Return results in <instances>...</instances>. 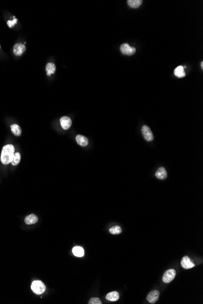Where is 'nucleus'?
<instances>
[{"label": "nucleus", "mask_w": 203, "mask_h": 304, "mask_svg": "<svg viewBox=\"0 0 203 304\" xmlns=\"http://www.w3.org/2000/svg\"><path fill=\"white\" fill-rule=\"evenodd\" d=\"M15 154V148L12 144H7L3 148L1 154V162L4 164L12 162Z\"/></svg>", "instance_id": "f257e3e1"}, {"label": "nucleus", "mask_w": 203, "mask_h": 304, "mask_svg": "<svg viewBox=\"0 0 203 304\" xmlns=\"http://www.w3.org/2000/svg\"><path fill=\"white\" fill-rule=\"evenodd\" d=\"M31 289L37 294H41L44 292L46 290L45 285L40 281H35L32 283Z\"/></svg>", "instance_id": "f03ea898"}, {"label": "nucleus", "mask_w": 203, "mask_h": 304, "mask_svg": "<svg viewBox=\"0 0 203 304\" xmlns=\"http://www.w3.org/2000/svg\"><path fill=\"white\" fill-rule=\"evenodd\" d=\"M120 52L125 55H132L136 52V48L130 46L127 43L122 44L120 47Z\"/></svg>", "instance_id": "7ed1b4c3"}, {"label": "nucleus", "mask_w": 203, "mask_h": 304, "mask_svg": "<svg viewBox=\"0 0 203 304\" xmlns=\"http://www.w3.org/2000/svg\"><path fill=\"white\" fill-rule=\"evenodd\" d=\"M176 274V271L173 269H170L166 271L164 273L162 277L163 282L166 283H168L171 282L175 279Z\"/></svg>", "instance_id": "20e7f679"}, {"label": "nucleus", "mask_w": 203, "mask_h": 304, "mask_svg": "<svg viewBox=\"0 0 203 304\" xmlns=\"http://www.w3.org/2000/svg\"><path fill=\"white\" fill-rule=\"evenodd\" d=\"M142 133L144 138L147 142H151L153 140L154 137L150 128L147 125H144L142 128Z\"/></svg>", "instance_id": "39448f33"}, {"label": "nucleus", "mask_w": 203, "mask_h": 304, "mask_svg": "<svg viewBox=\"0 0 203 304\" xmlns=\"http://www.w3.org/2000/svg\"><path fill=\"white\" fill-rule=\"evenodd\" d=\"M160 292L157 290L151 291L147 297V301L151 303H156L159 299Z\"/></svg>", "instance_id": "423d86ee"}, {"label": "nucleus", "mask_w": 203, "mask_h": 304, "mask_svg": "<svg viewBox=\"0 0 203 304\" xmlns=\"http://www.w3.org/2000/svg\"><path fill=\"white\" fill-rule=\"evenodd\" d=\"M60 124L62 128L63 129L66 130L68 129L71 126L72 121L70 118L65 116L60 118Z\"/></svg>", "instance_id": "0eeeda50"}, {"label": "nucleus", "mask_w": 203, "mask_h": 304, "mask_svg": "<svg viewBox=\"0 0 203 304\" xmlns=\"http://www.w3.org/2000/svg\"><path fill=\"white\" fill-rule=\"evenodd\" d=\"M181 266L184 269H190L195 267V264L190 261V259L188 256H184L181 261Z\"/></svg>", "instance_id": "6e6552de"}, {"label": "nucleus", "mask_w": 203, "mask_h": 304, "mask_svg": "<svg viewBox=\"0 0 203 304\" xmlns=\"http://www.w3.org/2000/svg\"><path fill=\"white\" fill-rule=\"evenodd\" d=\"M26 50V47L22 43H17L14 47V53L17 56L21 55Z\"/></svg>", "instance_id": "1a4fd4ad"}, {"label": "nucleus", "mask_w": 203, "mask_h": 304, "mask_svg": "<svg viewBox=\"0 0 203 304\" xmlns=\"http://www.w3.org/2000/svg\"><path fill=\"white\" fill-rule=\"evenodd\" d=\"M155 175L157 179H161V180H164L165 179H166L167 177V171L164 167H160L157 170V171L156 172V174H155Z\"/></svg>", "instance_id": "9d476101"}, {"label": "nucleus", "mask_w": 203, "mask_h": 304, "mask_svg": "<svg viewBox=\"0 0 203 304\" xmlns=\"http://www.w3.org/2000/svg\"><path fill=\"white\" fill-rule=\"evenodd\" d=\"M76 142L77 143L80 145L81 146L85 147L88 144V139L86 137L82 135H77L76 136Z\"/></svg>", "instance_id": "9b49d317"}, {"label": "nucleus", "mask_w": 203, "mask_h": 304, "mask_svg": "<svg viewBox=\"0 0 203 304\" xmlns=\"http://www.w3.org/2000/svg\"><path fill=\"white\" fill-rule=\"evenodd\" d=\"M38 220H39V218L35 214H30L29 216H26V218L24 219V221L27 225H32V224H36Z\"/></svg>", "instance_id": "f8f14e48"}, {"label": "nucleus", "mask_w": 203, "mask_h": 304, "mask_svg": "<svg viewBox=\"0 0 203 304\" xmlns=\"http://www.w3.org/2000/svg\"><path fill=\"white\" fill-rule=\"evenodd\" d=\"M174 74L175 76L178 78H183L186 76V72L184 69V67L182 66H177L174 71Z\"/></svg>", "instance_id": "ddd939ff"}, {"label": "nucleus", "mask_w": 203, "mask_h": 304, "mask_svg": "<svg viewBox=\"0 0 203 304\" xmlns=\"http://www.w3.org/2000/svg\"><path fill=\"white\" fill-rule=\"evenodd\" d=\"M72 252L75 256H77L79 257H83L84 256L85 252L84 248L81 246H75L72 248Z\"/></svg>", "instance_id": "4468645a"}, {"label": "nucleus", "mask_w": 203, "mask_h": 304, "mask_svg": "<svg viewBox=\"0 0 203 304\" xmlns=\"http://www.w3.org/2000/svg\"><path fill=\"white\" fill-rule=\"evenodd\" d=\"M106 299L111 302L117 301L119 299V294L117 291H113L106 296Z\"/></svg>", "instance_id": "2eb2a0df"}, {"label": "nucleus", "mask_w": 203, "mask_h": 304, "mask_svg": "<svg viewBox=\"0 0 203 304\" xmlns=\"http://www.w3.org/2000/svg\"><path fill=\"white\" fill-rule=\"evenodd\" d=\"M126 2L130 8L136 9L140 7L143 1L142 0H128Z\"/></svg>", "instance_id": "dca6fc26"}, {"label": "nucleus", "mask_w": 203, "mask_h": 304, "mask_svg": "<svg viewBox=\"0 0 203 304\" xmlns=\"http://www.w3.org/2000/svg\"><path fill=\"white\" fill-rule=\"evenodd\" d=\"M56 70L55 65L52 63H49L46 65V71L47 72V75L50 76L52 74H54Z\"/></svg>", "instance_id": "f3484780"}, {"label": "nucleus", "mask_w": 203, "mask_h": 304, "mask_svg": "<svg viewBox=\"0 0 203 304\" xmlns=\"http://www.w3.org/2000/svg\"><path fill=\"white\" fill-rule=\"evenodd\" d=\"M11 131L15 136H20L21 134V129L20 127V126H18L17 124H13L10 126Z\"/></svg>", "instance_id": "a211bd4d"}, {"label": "nucleus", "mask_w": 203, "mask_h": 304, "mask_svg": "<svg viewBox=\"0 0 203 304\" xmlns=\"http://www.w3.org/2000/svg\"><path fill=\"white\" fill-rule=\"evenodd\" d=\"M20 160H21V154H20V153H15L14 154V158H13V160H12L11 163L12 165H14V166L17 165V164L20 163Z\"/></svg>", "instance_id": "6ab92c4d"}, {"label": "nucleus", "mask_w": 203, "mask_h": 304, "mask_svg": "<svg viewBox=\"0 0 203 304\" xmlns=\"http://www.w3.org/2000/svg\"><path fill=\"white\" fill-rule=\"evenodd\" d=\"M110 232L112 234H119L122 232V228L119 226H115L110 229Z\"/></svg>", "instance_id": "aec40b11"}, {"label": "nucleus", "mask_w": 203, "mask_h": 304, "mask_svg": "<svg viewBox=\"0 0 203 304\" xmlns=\"http://www.w3.org/2000/svg\"><path fill=\"white\" fill-rule=\"evenodd\" d=\"M88 303L89 304H102V303L100 299L97 298V297H93V298H91L90 300Z\"/></svg>", "instance_id": "412c9836"}, {"label": "nucleus", "mask_w": 203, "mask_h": 304, "mask_svg": "<svg viewBox=\"0 0 203 304\" xmlns=\"http://www.w3.org/2000/svg\"><path fill=\"white\" fill-rule=\"evenodd\" d=\"M17 21H18V20L17 18H15V17H14V20L12 21H10L9 20L8 22H7V24L8 25V26L10 28H13L15 25L17 23Z\"/></svg>", "instance_id": "4be33fe9"}, {"label": "nucleus", "mask_w": 203, "mask_h": 304, "mask_svg": "<svg viewBox=\"0 0 203 304\" xmlns=\"http://www.w3.org/2000/svg\"><path fill=\"white\" fill-rule=\"evenodd\" d=\"M201 68L202 69L203 68V62L202 61L201 63Z\"/></svg>", "instance_id": "5701e85b"}, {"label": "nucleus", "mask_w": 203, "mask_h": 304, "mask_svg": "<svg viewBox=\"0 0 203 304\" xmlns=\"http://www.w3.org/2000/svg\"><path fill=\"white\" fill-rule=\"evenodd\" d=\"M0 49H1V46H0Z\"/></svg>", "instance_id": "b1692460"}]
</instances>
